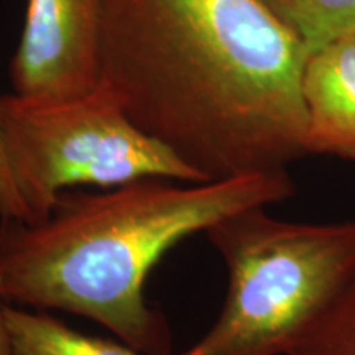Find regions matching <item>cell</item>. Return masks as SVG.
<instances>
[{"mask_svg":"<svg viewBox=\"0 0 355 355\" xmlns=\"http://www.w3.org/2000/svg\"><path fill=\"white\" fill-rule=\"evenodd\" d=\"M306 60L261 0H102L99 86L202 183L311 155Z\"/></svg>","mask_w":355,"mask_h":355,"instance_id":"obj_1","label":"cell"},{"mask_svg":"<svg viewBox=\"0 0 355 355\" xmlns=\"http://www.w3.org/2000/svg\"><path fill=\"white\" fill-rule=\"evenodd\" d=\"M295 191L288 171L66 191L46 219H0V298L78 314L141 354L168 355V324L145 301L153 266L191 235L235 212L286 201Z\"/></svg>","mask_w":355,"mask_h":355,"instance_id":"obj_2","label":"cell"},{"mask_svg":"<svg viewBox=\"0 0 355 355\" xmlns=\"http://www.w3.org/2000/svg\"><path fill=\"white\" fill-rule=\"evenodd\" d=\"M204 234L227 268V296L178 355H290L355 278V220L306 224L252 207Z\"/></svg>","mask_w":355,"mask_h":355,"instance_id":"obj_3","label":"cell"},{"mask_svg":"<svg viewBox=\"0 0 355 355\" xmlns=\"http://www.w3.org/2000/svg\"><path fill=\"white\" fill-rule=\"evenodd\" d=\"M0 137L28 224L46 219L74 186L109 189L146 178L202 183L102 86L53 102L0 96Z\"/></svg>","mask_w":355,"mask_h":355,"instance_id":"obj_4","label":"cell"},{"mask_svg":"<svg viewBox=\"0 0 355 355\" xmlns=\"http://www.w3.org/2000/svg\"><path fill=\"white\" fill-rule=\"evenodd\" d=\"M102 0H26L12 94L53 102L99 87Z\"/></svg>","mask_w":355,"mask_h":355,"instance_id":"obj_5","label":"cell"},{"mask_svg":"<svg viewBox=\"0 0 355 355\" xmlns=\"http://www.w3.org/2000/svg\"><path fill=\"white\" fill-rule=\"evenodd\" d=\"M301 87L309 153L355 162V37L308 55Z\"/></svg>","mask_w":355,"mask_h":355,"instance_id":"obj_6","label":"cell"},{"mask_svg":"<svg viewBox=\"0 0 355 355\" xmlns=\"http://www.w3.org/2000/svg\"><path fill=\"white\" fill-rule=\"evenodd\" d=\"M12 355H140L127 344L86 336L60 319L6 306Z\"/></svg>","mask_w":355,"mask_h":355,"instance_id":"obj_7","label":"cell"},{"mask_svg":"<svg viewBox=\"0 0 355 355\" xmlns=\"http://www.w3.org/2000/svg\"><path fill=\"white\" fill-rule=\"evenodd\" d=\"M311 55L337 40L355 37V0H261Z\"/></svg>","mask_w":355,"mask_h":355,"instance_id":"obj_8","label":"cell"},{"mask_svg":"<svg viewBox=\"0 0 355 355\" xmlns=\"http://www.w3.org/2000/svg\"><path fill=\"white\" fill-rule=\"evenodd\" d=\"M290 355H355V278Z\"/></svg>","mask_w":355,"mask_h":355,"instance_id":"obj_9","label":"cell"},{"mask_svg":"<svg viewBox=\"0 0 355 355\" xmlns=\"http://www.w3.org/2000/svg\"><path fill=\"white\" fill-rule=\"evenodd\" d=\"M0 219L26 220L24 202H21L19 191H17L15 183H13L6 153H3L2 137H0Z\"/></svg>","mask_w":355,"mask_h":355,"instance_id":"obj_10","label":"cell"},{"mask_svg":"<svg viewBox=\"0 0 355 355\" xmlns=\"http://www.w3.org/2000/svg\"><path fill=\"white\" fill-rule=\"evenodd\" d=\"M0 355H12L10 337H8L6 306L0 304Z\"/></svg>","mask_w":355,"mask_h":355,"instance_id":"obj_11","label":"cell"}]
</instances>
